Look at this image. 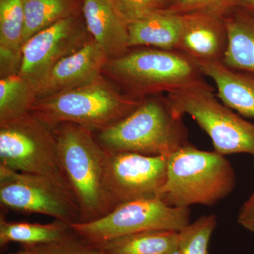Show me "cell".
<instances>
[{"label":"cell","instance_id":"cell-19","mask_svg":"<svg viewBox=\"0 0 254 254\" xmlns=\"http://www.w3.org/2000/svg\"><path fill=\"white\" fill-rule=\"evenodd\" d=\"M180 232L152 230L95 244L107 254H177Z\"/></svg>","mask_w":254,"mask_h":254},{"label":"cell","instance_id":"cell-11","mask_svg":"<svg viewBox=\"0 0 254 254\" xmlns=\"http://www.w3.org/2000/svg\"><path fill=\"white\" fill-rule=\"evenodd\" d=\"M92 38L74 16L60 20L38 32L23 45L18 74L34 88L60 60L76 53Z\"/></svg>","mask_w":254,"mask_h":254},{"label":"cell","instance_id":"cell-20","mask_svg":"<svg viewBox=\"0 0 254 254\" xmlns=\"http://www.w3.org/2000/svg\"><path fill=\"white\" fill-rule=\"evenodd\" d=\"M69 224L55 220L48 224L7 221L0 218V246L4 247L11 242L22 245H48L68 238L74 235Z\"/></svg>","mask_w":254,"mask_h":254},{"label":"cell","instance_id":"cell-29","mask_svg":"<svg viewBox=\"0 0 254 254\" xmlns=\"http://www.w3.org/2000/svg\"><path fill=\"white\" fill-rule=\"evenodd\" d=\"M9 254H36L31 245H22V249L16 253Z\"/></svg>","mask_w":254,"mask_h":254},{"label":"cell","instance_id":"cell-28","mask_svg":"<svg viewBox=\"0 0 254 254\" xmlns=\"http://www.w3.org/2000/svg\"><path fill=\"white\" fill-rule=\"evenodd\" d=\"M240 7L254 14V0H243Z\"/></svg>","mask_w":254,"mask_h":254},{"label":"cell","instance_id":"cell-13","mask_svg":"<svg viewBox=\"0 0 254 254\" xmlns=\"http://www.w3.org/2000/svg\"><path fill=\"white\" fill-rule=\"evenodd\" d=\"M177 51L194 61H222L228 36L224 18L203 13L183 14Z\"/></svg>","mask_w":254,"mask_h":254},{"label":"cell","instance_id":"cell-25","mask_svg":"<svg viewBox=\"0 0 254 254\" xmlns=\"http://www.w3.org/2000/svg\"><path fill=\"white\" fill-rule=\"evenodd\" d=\"M31 246L36 254H107L98 245L85 240L76 233L55 243Z\"/></svg>","mask_w":254,"mask_h":254},{"label":"cell","instance_id":"cell-30","mask_svg":"<svg viewBox=\"0 0 254 254\" xmlns=\"http://www.w3.org/2000/svg\"><path fill=\"white\" fill-rule=\"evenodd\" d=\"M167 1H168V4H169L170 2H171L172 1H173V0H167Z\"/></svg>","mask_w":254,"mask_h":254},{"label":"cell","instance_id":"cell-1","mask_svg":"<svg viewBox=\"0 0 254 254\" xmlns=\"http://www.w3.org/2000/svg\"><path fill=\"white\" fill-rule=\"evenodd\" d=\"M108 60L103 73L123 93L143 100L195 88L211 86L194 60L177 50L136 48Z\"/></svg>","mask_w":254,"mask_h":254},{"label":"cell","instance_id":"cell-16","mask_svg":"<svg viewBox=\"0 0 254 254\" xmlns=\"http://www.w3.org/2000/svg\"><path fill=\"white\" fill-rule=\"evenodd\" d=\"M128 46L176 50L183 26V15L163 9L128 23Z\"/></svg>","mask_w":254,"mask_h":254},{"label":"cell","instance_id":"cell-7","mask_svg":"<svg viewBox=\"0 0 254 254\" xmlns=\"http://www.w3.org/2000/svg\"><path fill=\"white\" fill-rule=\"evenodd\" d=\"M179 115H190L210 137L214 151L225 155L245 153L254 159V124L222 103L213 86L166 95Z\"/></svg>","mask_w":254,"mask_h":254},{"label":"cell","instance_id":"cell-9","mask_svg":"<svg viewBox=\"0 0 254 254\" xmlns=\"http://www.w3.org/2000/svg\"><path fill=\"white\" fill-rule=\"evenodd\" d=\"M1 208L21 213H37L67 224L81 222L77 203L43 177L21 173L0 165Z\"/></svg>","mask_w":254,"mask_h":254},{"label":"cell","instance_id":"cell-26","mask_svg":"<svg viewBox=\"0 0 254 254\" xmlns=\"http://www.w3.org/2000/svg\"><path fill=\"white\" fill-rule=\"evenodd\" d=\"M127 24L168 7L167 0H111Z\"/></svg>","mask_w":254,"mask_h":254},{"label":"cell","instance_id":"cell-15","mask_svg":"<svg viewBox=\"0 0 254 254\" xmlns=\"http://www.w3.org/2000/svg\"><path fill=\"white\" fill-rule=\"evenodd\" d=\"M205 78L215 84L216 96L245 118H254V77L235 71L221 61H195Z\"/></svg>","mask_w":254,"mask_h":254},{"label":"cell","instance_id":"cell-12","mask_svg":"<svg viewBox=\"0 0 254 254\" xmlns=\"http://www.w3.org/2000/svg\"><path fill=\"white\" fill-rule=\"evenodd\" d=\"M108 58L93 39L60 60L36 89L37 99L88 86L102 79Z\"/></svg>","mask_w":254,"mask_h":254},{"label":"cell","instance_id":"cell-2","mask_svg":"<svg viewBox=\"0 0 254 254\" xmlns=\"http://www.w3.org/2000/svg\"><path fill=\"white\" fill-rule=\"evenodd\" d=\"M94 135L108 153L168 157L190 143L183 116L163 95L147 97L126 118Z\"/></svg>","mask_w":254,"mask_h":254},{"label":"cell","instance_id":"cell-18","mask_svg":"<svg viewBox=\"0 0 254 254\" xmlns=\"http://www.w3.org/2000/svg\"><path fill=\"white\" fill-rule=\"evenodd\" d=\"M24 23L23 0H0L1 78L19 71Z\"/></svg>","mask_w":254,"mask_h":254},{"label":"cell","instance_id":"cell-24","mask_svg":"<svg viewBox=\"0 0 254 254\" xmlns=\"http://www.w3.org/2000/svg\"><path fill=\"white\" fill-rule=\"evenodd\" d=\"M243 0H173L168 7L175 14L203 13L224 18L240 8Z\"/></svg>","mask_w":254,"mask_h":254},{"label":"cell","instance_id":"cell-8","mask_svg":"<svg viewBox=\"0 0 254 254\" xmlns=\"http://www.w3.org/2000/svg\"><path fill=\"white\" fill-rule=\"evenodd\" d=\"M190 208L170 206L158 198H143L118 205L93 221L70 225L78 236L100 244L138 232H180L190 223Z\"/></svg>","mask_w":254,"mask_h":254},{"label":"cell","instance_id":"cell-17","mask_svg":"<svg viewBox=\"0 0 254 254\" xmlns=\"http://www.w3.org/2000/svg\"><path fill=\"white\" fill-rule=\"evenodd\" d=\"M228 43L222 63L254 77V14L238 8L224 17Z\"/></svg>","mask_w":254,"mask_h":254},{"label":"cell","instance_id":"cell-21","mask_svg":"<svg viewBox=\"0 0 254 254\" xmlns=\"http://www.w3.org/2000/svg\"><path fill=\"white\" fill-rule=\"evenodd\" d=\"M36 100V88L18 73L1 78L0 124L14 121L31 113Z\"/></svg>","mask_w":254,"mask_h":254},{"label":"cell","instance_id":"cell-23","mask_svg":"<svg viewBox=\"0 0 254 254\" xmlns=\"http://www.w3.org/2000/svg\"><path fill=\"white\" fill-rule=\"evenodd\" d=\"M218 225L216 215H203L180 231L177 254H209V245Z\"/></svg>","mask_w":254,"mask_h":254},{"label":"cell","instance_id":"cell-3","mask_svg":"<svg viewBox=\"0 0 254 254\" xmlns=\"http://www.w3.org/2000/svg\"><path fill=\"white\" fill-rule=\"evenodd\" d=\"M235 185V170L225 155L190 143L169 155L166 180L158 198L176 208L212 206L228 196Z\"/></svg>","mask_w":254,"mask_h":254},{"label":"cell","instance_id":"cell-27","mask_svg":"<svg viewBox=\"0 0 254 254\" xmlns=\"http://www.w3.org/2000/svg\"><path fill=\"white\" fill-rule=\"evenodd\" d=\"M237 222L245 230L254 232V191L241 207Z\"/></svg>","mask_w":254,"mask_h":254},{"label":"cell","instance_id":"cell-4","mask_svg":"<svg viewBox=\"0 0 254 254\" xmlns=\"http://www.w3.org/2000/svg\"><path fill=\"white\" fill-rule=\"evenodd\" d=\"M64 173L81 213V222L93 221L113 210L105 185L108 152L94 133L63 123L53 128Z\"/></svg>","mask_w":254,"mask_h":254},{"label":"cell","instance_id":"cell-6","mask_svg":"<svg viewBox=\"0 0 254 254\" xmlns=\"http://www.w3.org/2000/svg\"><path fill=\"white\" fill-rule=\"evenodd\" d=\"M0 165L43 177L75 200L62 166L54 131L31 113L0 124Z\"/></svg>","mask_w":254,"mask_h":254},{"label":"cell","instance_id":"cell-22","mask_svg":"<svg viewBox=\"0 0 254 254\" xmlns=\"http://www.w3.org/2000/svg\"><path fill=\"white\" fill-rule=\"evenodd\" d=\"M23 45L32 36L64 18L71 16L72 0H23Z\"/></svg>","mask_w":254,"mask_h":254},{"label":"cell","instance_id":"cell-5","mask_svg":"<svg viewBox=\"0 0 254 254\" xmlns=\"http://www.w3.org/2000/svg\"><path fill=\"white\" fill-rule=\"evenodd\" d=\"M119 88L103 77L88 86L37 99L30 113L53 129L71 123L95 133L126 118L143 100Z\"/></svg>","mask_w":254,"mask_h":254},{"label":"cell","instance_id":"cell-10","mask_svg":"<svg viewBox=\"0 0 254 254\" xmlns=\"http://www.w3.org/2000/svg\"><path fill=\"white\" fill-rule=\"evenodd\" d=\"M168 158L108 153L105 185L113 210L132 200L158 198L166 180Z\"/></svg>","mask_w":254,"mask_h":254},{"label":"cell","instance_id":"cell-14","mask_svg":"<svg viewBox=\"0 0 254 254\" xmlns=\"http://www.w3.org/2000/svg\"><path fill=\"white\" fill-rule=\"evenodd\" d=\"M85 24L92 39L115 59L129 51L128 26L111 0H83Z\"/></svg>","mask_w":254,"mask_h":254}]
</instances>
